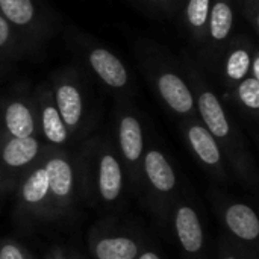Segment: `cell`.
<instances>
[{
  "label": "cell",
  "mask_w": 259,
  "mask_h": 259,
  "mask_svg": "<svg viewBox=\"0 0 259 259\" xmlns=\"http://www.w3.org/2000/svg\"><path fill=\"white\" fill-rule=\"evenodd\" d=\"M185 74L188 76V85L194 96V103L199 109V115L202 118V124L208 129V132L219 143L220 149L225 150L228 159L232 167L243 176V179L249 181L252 176V159L247 155L243 140L237 129L234 131L232 123L217 97V94L206 85L203 77L196 70L194 64L185 58Z\"/></svg>",
  "instance_id": "cell-1"
},
{
  "label": "cell",
  "mask_w": 259,
  "mask_h": 259,
  "mask_svg": "<svg viewBox=\"0 0 259 259\" xmlns=\"http://www.w3.org/2000/svg\"><path fill=\"white\" fill-rule=\"evenodd\" d=\"M39 155L41 143L36 137L14 138L0 134V194L18 187Z\"/></svg>",
  "instance_id": "cell-2"
},
{
  "label": "cell",
  "mask_w": 259,
  "mask_h": 259,
  "mask_svg": "<svg viewBox=\"0 0 259 259\" xmlns=\"http://www.w3.org/2000/svg\"><path fill=\"white\" fill-rule=\"evenodd\" d=\"M49 181V219L64 214L74 197V167L62 152L50 153L41 164Z\"/></svg>",
  "instance_id": "cell-3"
},
{
  "label": "cell",
  "mask_w": 259,
  "mask_h": 259,
  "mask_svg": "<svg viewBox=\"0 0 259 259\" xmlns=\"http://www.w3.org/2000/svg\"><path fill=\"white\" fill-rule=\"evenodd\" d=\"M149 68L152 71L153 85L162 102L175 114L193 115L196 103L188 80H185L173 67L161 61L149 62Z\"/></svg>",
  "instance_id": "cell-4"
},
{
  "label": "cell",
  "mask_w": 259,
  "mask_h": 259,
  "mask_svg": "<svg viewBox=\"0 0 259 259\" xmlns=\"http://www.w3.org/2000/svg\"><path fill=\"white\" fill-rule=\"evenodd\" d=\"M0 17L12 26L27 46L41 41L49 29L46 14L36 0H0Z\"/></svg>",
  "instance_id": "cell-5"
},
{
  "label": "cell",
  "mask_w": 259,
  "mask_h": 259,
  "mask_svg": "<svg viewBox=\"0 0 259 259\" xmlns=\"http://www.w3.org/2000/svg\"><path fill=\"white\" fill-rule=\"evenodd\" d=\"M52 96L65 127L70 134H74L82 124L85 111L83 93L77 77L70 73L58 74L53 82Z\"/></svg>",
  "instance_id": "cell-6"
},
{
  "label": "cell",
  "mask_w": 259,
  "mask_h": 259,
  "mask_svg": "<svg viewBox=\"0 0 259 259\" xmlns=\"http://www.w3.org/2000/svg\"><path fill=\"white\" fill-rule=\"evenodd\" d=\"M17 188L18 208L27 219H49V181L41 165L35 167Z\"/></svg>",
  "instance_id": "cell-7"
},
{
  "label": "cell",
  "mask_w": 259,
  "mask_h": 259,
  "mask_svg": "<svg viewBox=\"0 0 259 259\" xmlns=\"http://www.w3.org/2000/svg\"><path fill=\"white\" fill-rule=\"evenodd\" d=\"M85 61L97 79L111 90H124L131 85V76L126 65L106 47H88L85 50Z\"/></svg>",
  "instance_id": "cell-8"
},
{
  "label": "cell",
  "mask_w": 259,
  "mask_h": 259,
  "mask_svg": "<svg viewBox=\"0 0 259 259\" xmlns=\"http://www.w3.org/2000/svg\"><path fill=\"white\" fill-rule=\"evenodd\" d=\"M33 103L20 97L0 100V134L14 138L35 137Z\"/></svg>",
  "instance_id": "cell-9"
},
{
  "label": "cell",
  "mask_w": 259,
  "mask_h": 259,
  "mask_svg": "<svg viewBox=\"0 0 259 259\" xmlns=\"http://www.w3.org/2000/svg\"><path fill=\"white\" fill-rule=\"evenodd\" d=\"M94 182L99 197L106 202H115L123 190V168L118 158L108 149L99 147L94 153Z\"/></svg>",
  "instance_id": "cell-10"
},
{
  "label": "cell",
  "mask_w": 259,
  "mask_h": 259,
  "mask_svg": "<svg viewBox=\"0 0 259 259\" xmlns=\"http://www.w3.org/2000/svg\"><path fill=\"white\" fill-rule=\"evenodd\" d=\"M32 103H33L36 126H39L42 137L53 146L65 144L70 138V132L65 127V124L55 106L52 90H49L46 87L39 88L36 91V96L33 97Z\"/></svg>",
  "instance_id": "cell-11"
},
{
  "label": "cell",
  "mask_w": 259,
  "mask_h": 259,
  "mask_svg": "<svg viewBox=\"0 0 259 259\" xmlns=\"http://www.w3.org/2000/svg\"><path fill=\"white\" fill-rule=\"evenodd\" d=\"M184 132H185V138L191 150L199 158V161L205 167H208L211 171H214L217 176L225 179L223 153H222L219 143L208 132V129L202 123L188 121L184 124Z\"/></svg>",
  "instance_id": "cell-12"
},
{
  "label": "cell",
  "mask_w": 259,
  "mask_h": 259,
  "mask_svg": "<svg viewBox=\"0 0 259 259\" xmlns=\"http://www.w3.org/2000/svg\"><path fill=\"white\" fill-rule=\"evenodd\" d=\"M118 147L123 161L131 170L134 173L140 171L144 156L143 127L140 120L129 112H123L118 120Z\"/></svg>",
  "instance_id": "cell-13"
},
{
  "label": "cell",
  "mask_w": 259,
  "mask_h": 259,
  "mask_svg": "<svg viewBox=\"0 0 259 259\" xmlns=\"http://www.w3.org/2000/svg\"><path fill=\"white\" fill-rule=\"evenodd\" d=\"M143 170L149 185L158 194H168L176 188V173L161 150L150 149L143 156Z\"/></svg>",
  "instance_id": "cell-14"
},
{
  "label": "cell",
  "mask_w": 259,
  "mask_h": 259,
  "mask_svg": "<svg viewBox=\"0 0 259 259\" xmlns=\"http://www.w3.org/2000/svg\"><path fill=\"white\" fill-rule=\"evenodd\" d=\"M175 229L182 249L188 255L200 253L203 247V228L194 208L188 205H181L176 209Z\"/></svg>",
  "instance_id": "cell-15"
},
{
  "label": "cell",
  "mask_w": 259,
  "mask_h": 259,
  "mask_svg": "<svg viewBox=\"0 0 259 259\" xmlns=\"http://www.w3.org/2000/svg\"><path fill=\"white\" fill-rule=\"evenodd\" d=\"M225 225L229 232L241 241L252 243L259 237V219L256 212L244 203H232L225 211Z\"/></svg>",
  "instance_id": "cell-16"
},
{
  "label": "cell",
  "mask_w": 259,
  "mask_h": 259,
  "mask_svg": "<svg viewBox=\"0 0 259 259\" xmlns=\"http://www.w3.org/2000/svg\"><path fill=\"white\" fill-rule=\"evenodd\" d=\"M234 27V6L232 0H211L206 38L212 46H225Z\"/></svg>",
  "instance_id": "cell-17"
},
{
  "label": "cell",
  "mask_w": 259,
  "mask_h": 259,
  "mask_svg": "<svg viewBox=\"0 0 259 259\" xmlns=\"http://www.w3.org/2000/svg\"><path fill=\"white\" fill-rule=\"evenodd\" d=\"M96 259H137L140 244L131 237H103L93 246Z\"/></svg>",
  "instance_id": "cell-18"
},
{
  "label": "cell",
  "mask_w": 259,
  "mask_h": 259,
  "mask_svg": "<svg viewBox=\"0 0 259 259\" xmlns=\"http://www.w3.org/2000/svg\"><path fill=\"white\" fill-rule=\"evenodd\" d=\"M255 49V47H253ZM253 49L249 44H238L229 50L225 59V76L232 83H240L244 77L249 76L250 59Z\"/></svg>",
  "instance_id": "cell-19"
},
{
  "label": "cell",
  "mask_w": 259,
  "mask_h": 259,
  "mask_svg": "<svg viewBox=\"0 0 259 259\" xmlns=\"http://www.w3.org/2000/svg\"><path fill=\"white\" fill-rule=\"evenodd\" d=\"M211 0H188L185 5L184 17L190 33L196 41L206 39L208 18H209Z\"/></svg>",
  "instance_id": "cell-20"
},
{
  "label": "cell",
  "mask_w": 259,
  "mask_h": 259,
  "mask_svg": "<svg viewBox=\"0 0 259 259\" xmlns=\"http://www.w3.org/2000/svg\"><path fill=\"white\" fill-rule=\"evenodd\" d=\"M238 102L253 114L259 111V80L247 76L235 85Z\"/></svg>",
  "instance_id": "cell-21"
},
{
  "label": "cell",
  "mask_w": 259,
  "mask_h": 259,
  "mask_svg": "<svg viewBox=\"0 0 259 259\" xmlns=\"http://www.w3.org/2000/svg\"><path fill=\"white\" fill-rule=\"evenodd\" d=\"M21 42L23 39L12 29V26L3 17H0V62L12 55H17Z\"/></svg>",
  "instance_id": "cell-22"
},
{
  "label": "cell",
  "mask_w": 259,
  "mask_h": 259,
  "mask_svg": "<svg viewBox=\"0 0 259 259\" xmlns=\"http://www.w3.org/2000/svg\"><path fill=\"white\" fill-rule=\"evenodd\" d=\"M0 259H32V256L18 243L3 241L0 244Z\"/></svg>",
  "instance_id": "cell-23"
},
{
  "label": "cell",
  "mask_w": 259,
  "mask_h": 259,
  "mask_svg": "<svg viewBox=\"0 0 259 259\" xmlns=\"http://www.w3.org/2000/svg\"><path fill=\"white\" fill-rule=\"evenodd\" d=\"M249 76L259 80V52L258 49H253L252 52V59H250V70H249Z\"/></svg>",
  "instance_id": "cell-24"
},
{
  "label": "cell",
  "mask_w": 259,
  "mask_h": 259,
  "mask_svg": "<svg viewBox=\"0 0 259 259\" xmlns=\"http://www.w3.org/2000/svg\"><path fill=\"white\" fill-rule=\"evenodd\" d=\"M149 2L150 5H155L158 8H162V9H167L170 6V0H146Z\"/></svg>",
  "instance_id": "cell-25"
},
{
  "label": "cell",
  "mask_w": 259,
  "mask_h": 259,
  "mask_svg": "<svg viewBox=\"0 0 259 259\" xmlns=\"http://www.w3.org/2000/svg\"><path fill=\"white\" fill-rule=\"evenodd\" d=\"M50 255H52V259H67L62 249H55Z\"/></svg>",
  "instance_id": "cell-26"
},
{
  "label": "cell",
  "mask_w": 259,
  "mask_h": 259,
  "mask_svg": "<svg viewBox=\"0 0 259 259\" xmlns=\"http://www.w3.org/2000/svg\"><path fill=\"white\" fill-rule=\"evenodd\" d=\"M138 259H161L155 252H150V250H147V252H144V253H141Z\"/></svg>",
  "instance_id": "cell-27"
},
{
  "label": "cell",
  "mask_w": 259,
  "mask_h": 259,
  "mask_svg": "<svg viewBox=\"0 0 259 259\" xmlns=\"http://www.w3.org/2000/svg\"><path fill=\"white\" fill-rule=\"evenodd\" d=\"M220 259H238L235 255H232V253H222V258Z\"/></svg>",
  "instance_id": "cell-28"
},
{
  "label": "cell",
  "mask_w": 259,
  "mask_h": 259,
  "mask_svg": "<svg viewBox=\"0 0 259 259\" xmlns=\"http://www.w3.org/2000/svg\"><path fill=\"white\" fill-rule=\"evenodd\" d=\"M47 259H52V255H49V256H47Z\"/></svg>",
  "instance_id": "cell-29"
},
{
  "label": "cell",
  "mask_w": 259,
  "mask_h": 259,
  "mask_svg": "<svg viewBox=\"0 0 259 259\" xmlns=\"http://www.w3.org/2000/svg\"><path fill=\"white\" fill-rule=\"evenodd\" d=\"M170 3H171V0H170Z\"/></svg>",
  "instance_id": "cell-30"
},
{
  "label": "cell",
  "mask_w": 259,
  "mask_h": 259,
  "mask_svg": "<svg viewBox=\"0 0 259 259\" xmlns=\"http://www.w3.org/2000/svg\"><path fill=\"white\" fill-rule=\"evenodd\" d=\"M76 259H77V258H76Z\"/></svg>",
  "instance_id": "cell-31"
}]
</instances>
